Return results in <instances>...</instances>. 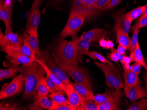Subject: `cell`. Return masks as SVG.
<instances>
[{"label": "cell", "instance_id": "cell-1", "mask_svg": "<svg viewBox=\"0 0 147 110\" xmlns=\"http://www.w3.org/2000/svg\"><path fill=\"white\" fill-rule=\"evenodd\" d=\"M39 66L36 61L31 64L23 65L20 67V73L22 74L25 81L23 101H31L37 94L38 85L44 76L39 68Z\"/></svg>", "mask_w": 147, "mask_h": 110}, {"label": "cell", "instance_id": "cell-2", "mask_svg": "<svg viewBox=\"0 0 147 110\" xmlns=\"http://www.w3.org/2000/svg\"><path fill=\"white\" fill-rule=\"evenodd\" d=\"M52 56L54 59L72 65H78L80 62L78 52L75 43L72 41H69L62 38L58 41L52 53Z\"/></svg>", "mask_w": 147, "mask_h": 110}, {"label": "cell", "instance_id": "cell-3", "mask_svg": "<svg viewBox=\"0 0 147 110\" xmlns=\"http://www.w3.org/2000/svg\"><path fill=\"white\" fill-rule=\"evenodd\" d=\"M53 59L65 73L69 77H71L76 83L81 84L92 91L93 90V87L90 79L88 73L84 68L79 67L78 65L66 64L57 59L54 58Z\"/></svg>", "mask_w": 147, "mask_h": 110}, {"label": "cell", "instance_id": "cell-4", "mask_svg": "<svg viewBox=\"0 0 147 110\" xmlns=\"http://www.w3.org/2000/svg\"><path fill=\"white\" fill-rule=\"evenodd\" d=\"M94 64L102 71L106 78V83L109 87L114 89H121L124 87V83L119 70L115 65L108 63L95 61Z\"/></svg>", "mask_w": 147, "mask_h": 110}, {"label": "cell", "instance_id": "cell-5", "mask_svg": "<svg viewBox=\"0 0 147 110\" xmlns=\"http://www.w3.org/2000/svg\"><path fill=\"white\" fill-rule=\"evenodd\" d=\"M20 49L9 47H6L2 48V51L7 54L5 56L6 61L3 63L4 66L16 67L20 65L31 64L35 61L32 58L22 55Z\"/></svg>", "mask_w": 147, "mask_h": 110}, {"label": "cell", "instance_id": "cell-6", "mask_svg": "<svg viewBox=\"0 0 147 110\" xmlns=\"http://www.w3.org/2000/svg\"><path fill=\"white\" fill-rule=\"evenodd\" d=\"M84 21L85 19L82 16L75 11H71L67 23L59 36L63 39L68 37L72 38L76 37L81 28Z\"/></svg>", "mask_w": 147, "mask_h": 110}, {"label": "cell", "instance_id": "cell-7", "mask_svg": "<svg viewBox=\"0 0 147 110\" xmlns=\"http://www.w3.org/2000/svg\"><path fill=\"white\" fill-rule=\"evenodd\" d=\"M25 87V81L22 74L15 77L10 83L4 84L0 91V99L13 97L22 92Z\"/></svg>", "mask_w": 147, "mask_h": 110}, {"label": "cell", "instance_id": "cell-8", "mask_svg": "<svg viewBox=\"0 0 147 110\" xmlns=\"http://www.w3.org/2000/svg\"><path fill=\"white\" fill-rule=\"evenodd\" d=\"M37 59L43 61L49 69L57 75L65 85L71 83L70 79L65 72L58 64L55 62L53 57L50 55L48 51L42 52L38 56H37Z\"/></svg>", "mask_w": 147, "mask_h": 110}, {"label": "cell", "instance_id": "cell-9", "mask_svg": "<svg viewBox=\"0 0 147 110\" xmlns=\"http://www.w3.org/2000/svg\"><path fill=\"white\" fill-rule=\"evenodd\" d=\"M1 3L0 19L4 22L5 26V33L12 32L11 28V15L13 9V2L11 0Z\"/></svg>", "mask_w": 147, "mask_h": 110}, {"label": "cell", "instance_id": "cell-10", "mask_svg": "<svg viewBox=\"0 0 147 110\" xmlns=\"http://www.w3.org/2000/svg\"><path fill=\"white\" fill-rule=\"evenodd\" d=\"M24 43V37H20L17 34L9 32L5 35L0 32L1 47H9L15 48H21Z\"/></svg>", "mask_w": 147, "mask_h": 110}, {"label": "cell", "instance_id": "cell-11", "mask_svg": "<svg viewBox=\"0 0 147 110\" xmlns=\"http://www.w3.org/2000/svg\"><path fill=\"white\" fill-rule=\"evenodd\" d=\"M41 13L39 8L30 10L26 24V33L38 35V29L40 22Z\"/></svg>", "mask_w": 147, "mask_h": 110}, {"label": "cell", "instance_id": "cell-12", "mask_svg": "<svg viewBox=\"0 0 147 110\" xmlns=\"http://www.w3.org/2000/svg\"><path fill=\"white\" fill-rule=\"evenodd\" d=\"M124 12L123 11H120L113 15L115 19V32L118 30H121L129 35L132 21L125 14H124Z\"/></svg>", "mask_w": 147, "mask_h": 110}, {"label": "cell", "instance_id": "cell-13", "mask_svg": "<svg viewBox=\"0 0 147 110\" xmlns=\"http://www.w3.org/2000/svg\"><path fill=\"white\" fill-rule=\"evenodd\" d=\"M124 91L125 96L131 102L147 97L146 88L140 86L139 84L130 87H124Z\"/></svg>", "mask_w": 147, "mask_h": 110}, {"label": "cell", "instance_id": "cell-14", "mask_svg": "<svg viewBox=\"0 0 147 110\" xmlns=\"http://www.w3.org/2000/svg\"><path fill=\"white\" fill-rule=\"evenodd\" d=\"M65 85L66 95H67V100L70 105L77 110L78 108L81 105L83 99L77 92L71 83Z\"/></svg>", "mask_w": 147, "mask_h": 110}, {"label": "cell", "instance_id": "cell-15", "mask_svg": "<svg viewBox=\"0 0 147 110\" xmlns=\"http://www.w3.org/2000/svg\"><path fill=\"white\" fill-rule=\"evenodd\" d=\"M71 41L73 42L76 45V47L78 52L79 61L82 62V56L87 55L90 57V52L89 48L91 46V42L90 41L82 40L77 35L75 37L72 38Z\"/></svg>", "mask_w": 147, "mask_h": 110}, {"label": "cell", "instance_id": "cell-16", "mask_svg": "<svg viewBox=\"0 0 147 110\" xmlns=\"http://www.w3.org/2000/svg\"><path fill=\"white\" fill-rule=\"evenodd\" d=\"M57 103L47 96H40L36 94L33 98V105L42 108L55 110Z\"/></svg>", "mask_w": 147, "mask_h": 110}, {"label": "cell", "instance_id": "cell-17", "mask_svg": "<svg viewBox=\"0 0 147 110\" xmlns=\"http://www.w3.org/2000/svg\"><path fill=\"white\" fill-rule=\"evenodd\" d=\"M107 35V33L104 29H94L84 32L80 38L82 40L90 41L91 42H96Z\"/></svg>", "mask_w": 147, "mask_h": 110}, {"label": "cell", "instance_id": "cell-18", "mask_svg": "<svg viewBox=\"0 0 147 110\" xmlns=\"http://www.w3.org/2000/svg\"><path fill=\"white\" fill-rule=\"evenodd\" d=\"M36 61L38 63L40 66L43 69L45 72L46 73L47 75L50 78V79L55 83L56 85L61 90L64 92L66 94V87H65V84L63 83L62 80L49 69L48 67L46 66L43 61L38 59H37Z\"/></svg>", "mask_w": 147, "mask_h": 110}, {"label": "cell", "instance_id": "cell-19", "mask_svg": "<svg viewBox=\"0 0 147 110\" xmlns=\"http://www.w3.org/2000/svg\"><path fill=\"white\" fill-rule=\"evenodd\" d=\"M71 10L75 11L79 15L82 16L85 20H88L93 17L99 14V12L97 10L93 9L91 8L85 6L72 7Z\"/></svg>", "mask_w": 147, "mask_h": 110}, {"label": "cell", "instance_id": "cell-20", "mask_svg": "<svg viewBox=\"0 0 147 110\" xmlns=\"http://www.w3.org/2000/svg\"><path fill=\"white\" fill-rule=\"evenodd\" d=\"M121 92L118 93L114 99L98 105V110H121L120 100L121 99Z\"/></svg>", "mask_w": 147, "mask_h": 110}, {"label": "cell", "instance_id": "cell-21", "mask_svg": "<svg viewBox=\"0 0 147 110\" xmlns=\"http://www.w3.org/2000/svg\"><path fill=\"white\" fill-rule=\"evenodd\" d=\"M121 91L120 89H115V91H112V93L106 92L102 94H96L95 96L94 95L92 99L99 105L114 99L115 97Z\"/></svg>", "mask_w": 147, "mask_h": 110}, {"label": "cell", "instance_id": "cell-22", "mask_svg": "<svg viewBox=\"0 0 147 110\" xmlns=\"http://www.w3.org/2000/svg\"><path fill=\"white\" fill-rule=\"evenodd\" d=\"M123 76L125 80L124 87H130L139 84L138 75L131 70H124Z\"/></svg>", "mask_w": 147, "mask_h": 110}, {"label": "cell", "instance_id": "cell-23", "mask_svg": "<svg viewBox=\"0 0 147 110\" xmlns=\"http://www.w3.org/2000/svg\"><path fill=\"white\" fill-rule=\"evenodd\" d=\"M73 86L77 92L81 96L84 101L91 100L93 98L94 94L92 90L86 87L81 84L73 83Z\"/></svg>", "mask_w": 147, "mask_h": 110}, {"label": "cell", "instance_id": "cell-24", "mask_svg": "<svg viewBox=\"0 0 147 110\" xmlns=\"http://www.w3.org/2000/svg\"><path fill=\"white\" fill-rule=\"evenodd\" d=\"M24 37L28 40L29 44L33 51L34 52L37 56H38L41 54L42 51L40 50L39 46V41L38 35L34 34H28L25 33Z\"/></svg>", "mask_w": 147, "mask_h": 110}, {"label": "cell", "instance_id": "cell-25", "mask_svg": "<svg viewBox=\"0 0 147 110\" xmlns=\"http://www.w3.org/2000/svg\"><path fill=\"white\" fill-rule=\"evenodd\" d=\"M117 34V41L119 44L125 47L127 50H129L131 43V39L129 35L121 30H118L115 32Z\"/></svg>", "mask_w": 147, "mask_h": 110}, {"label": "cell", "instance_id": "cell-26", "mask_svg": "<svg viewBox=\"0 0 147 110\" xmlns=\"http://www.w3.org/2000/svg\"><path fill=\"white\" fill-rule=\"evenodd\" d=\"M65 94L66 93L63 91H58L49 94L48 96L49 98L58 104L70 105L68 100L64 97Z\"/></svg>", "mask_w": 147, "mask_h": 110}, {"label": "cell", "instance_id": "cell-27", "mask_svg": "<svg viewBox=\"0 0 147 110\" xmlns=\"http://www.w3.org/2000/svg\"><path fill=\"white\" fill-rule=\"evenodd\" d=\"M20 67H11L6 69L0 70V81L7 79L11 78L20 72Z\"/></svg>", "mask_w": 147, "mask_h": 110}, {"label": "cell", "instance_id": "cell-28", "mask_svg": "<svg viewBox=\"0 0 147 110\" xmlns=\"http://www.w3.org/2000/svg\"><path fill=\"white\" fill-rule=\"evenodd\" d=\"M20 51L21 54L24 55L32 58L33 59H34L35 61H37L36 55L30 47L28 40L24 37L23 46L21 48H20Z\"/></svg>", "mask_w": 147, "mask_h": 110}, {"label": "cell", "instance_id": "cell-29", "mask_svg": "<svg viewBox=\"0 0 147 110\" xmlns=\"http://www.w3.org/2000/svg\"><path fill=\"white\" fill-rule=\"evenodd\" d=\"M134 54V59L133 61H135L138 62L139 64H141L142 66L144 67V69H146V72L147 73V65L144 61V59L143 55L142 53V50H141L140 46L139 41L137 43V46L136 48L134 50V51L133 52Z\"/></svg>", "mask_w": 147, "mask_h": 110}, {"label": "cell", "instance_id": "cell-30", "mask_svg": "<svg viewBox=\"0 0 147 110\" xmlns=\"http://www.w3.org/2000/svg\"><path fill=\"white\" fill-rule=\"evenodd\" d=\"M146 5L141 6V7H138L136 9L132 10L131 11L126 13L125 15L128 18H129L130 20L133 21V20L136 19L142 15L145 11V9H146Z\"/></svg>", "mask_w": 147, "mask_h": 110}, {"label": "cell", "instance_id": "cell-31", "mask_svg": "<svg viewBox=\"0 0 147 110\" xmlns=\"http://www.w3.org/2000/svg\"><path fill=\"white\" fill-rule=\"evenodd\" d=\"M98 105L96 102L91 100H83L81 105L78 108V110H98Z\"/></svg>", "mask_w": 147, "mask_h": 110}, {"label": "cell", "instance_id": "cell-32", "mask_svg": "<svg viewBox=\"0 0 147 110\" xmlns=\"http://www.w3.org/2000/svg\"><path fill=\"white\" fill-rule=\"evenodd\" d=\"M49 90L46 83V78L44 76L40 81L37 89V94L40 96H48L49 93Z\"/></svg>", "mask_w": 147, "mask_h": 110}, {"label": "cell", "instance_id": "cell-33", "mask_svg": "<svg viewBox=\"0 0 147 110\" xmlns=\"http://www.w3.org/2000/svg\"><path fill=\"white\" fill-rule=\"evenodd\" d=\"M129 110H147V99H142L138 102H134L129 106Z\"/></svg>", "mask_w": 147, "mask_h": 110}, {"label": "cell", "instance_id": "cell-34", "mask_svg": "<svg viewBox=\"0 0 147 110\" xmlns=\"http://www.w3.org/2000/svg\"><path fill=\"white\" fill-rule=\"evenodd\" d=\"M97 0H74L73 7L78 6H85V7L91 8L92 5L95 3Z\"/></svg>", "mask_w": 147, "mask_h": 110}, {"label": "cell", "instance_id": "cell-35", "mask_svg": "<svg viewBox=\"0 0 147 110\" xmlns=\"http://www.w3.org/2000/svg\"><path fill=\"white\" fill-rule=\"evenodd\" d=\"M111 0H97L92 5L91 8L95 10L103 11L104 9L109 5Z\"/></svg>", "mask_w": 147, "mask_h": 110}, {"label": "cell", "instance_id": "cell-36", "mask_svg": "<svg viewBox=\"0 0 147 110\" xmlns=\"http://www.w3.org/2000/svg\"><path fill=\"white\" fill-rule=\"evenodd\" d=\"M22 107L18 106V105L12 103L1 102L0 103L1 110H20Z\"/></svg>", "mask_w": 147, "mask_h": 110}, {"label": "cell", "instance_id": "cell-37", "mask_svg": "<svg viewBox=\"0 0 147 110\" xmlns=\"http://www.w3.org/2000/svg\"><path fill=\"white\" fill-rule=\"evenodd\" d=\"M90 57L91 59H93V60H94L98 59L101 61V62L108 63V64H110L111 65H114V64H112L110 61L106 59L103 55L99 54L98 52L94 51V50H93L91 52H90Z\"/></svg>", "mask_w": 147, "mask_h": 110}, {"label": "cell", "instance_id": "cell-38", "mask_svg": "<svg viewBox=\"0 0 147 110\" xmlns=\"http://www.w3.org/2000/svg\"><path fill=\"white\" fill-rule=\"evenodd\" d=\"M139 29H136L134 32L132 38L131 39V43H130V47L129 51L130 53H133L136 48L137 43L138 42V35L139 32Z\"/></svg>", "mask_w": 147, "mask_h": 110}, {"label": "cell", "instance_id": "cell-39", "mask_svg": "<svg viewBox=\"0 0 147 110\" xmlns=\"http://www.w3.org/2000/svg\"><path fill=\"white\" fill-rule=\"evenodd\" d=\"M146 26H147V16L139 19L138 22L134 25L132 26L130 29H131V32L134 33L136 29H140Z\"/></svg>", "mask_w": 147, "mask_h": 110}, {"label": "cell", "instance_id": "cell-40", "mask_svg": "<svg viewBox=\"0 0 147 110\" xmlns=\"http://www.w3.org/2000/svg\"><path fill=\"white\" fill-rule=\"evenodd\" d=\"M45 78H46V83H47V84L49 93H52L58 91H62L59 89V88L56 85L55 83L50 79V78L47 75H46Z\"/></svg>", "mask_w": 147, "mask_h": 110}, {"label": "cell", "instance_id": "cell-41", "mask_svg": "<svg viewBox=\"0 0 147 110\" xmlns=\"http://www.w3.org/2000/svg\"><path fill=\"white\" fill-rule=\"evenodd\" d=\"M142 65L141 64H139L138 62H136L133 64V65L131 66V70L134 72L136 74L139 75L141 73V69H142Z\"/></svg>", "mask_w": 147, "mask_h": 110}, {"label": "cell", "instance_id": "cell-42", "mask_svg": "<svg viewBox=\"0 0 147 110\" xmlns=\"http://www.w3.org/2000/svg\"><path fill=\"white\" fill-rule=\"evenodd\" d=\"M70 105H59L57 103L55 110H76Z\"/></svg>", "mask_w": 147, "mask_h": 110}, {"label": "cell", "instance_id": "cell-43", "mask_svg": "<svg viewBox=\"0 0 147 110\" xmlns=\"http://www.w3.org/2000/svg\"><path fill=\"white\" fill-rule=\"evenodd\" d=\"M121 1V0H111L109 5L107 6V7H105L103 10L105 9L109 10L113 9L114 7H116V6L119 5Z\"/></svg>", "mask_w": 147, "mask_h": 110}, {"label": "cell", "instance_id": "cell-44", "mask_svg": "<svg viewBox=\"0 0 147 110\" xmlns=\"http://www.w3.org/2000/svg\"><path fill=\"white\" fill-rule=\"evenodd\" d=\"M134 54L133 53H131V55L129 57L125 56L124 58L123 61L122 65L125 64H129L131 62H133V59H134Z\"/></svg>", "mask_w": 147, "mask_h": 110}, {"label": "cell", "instance_id": "cell-45", "mask_svg": "<svg viewBox=\"0 0 147 110\" xmlns=\"http://www.w3.org/2000/svg\"><path fill=\"white\" fill-rule=\"evenodd\" d=\"M127 49L124 47L121 44H119L118 45V48L117 49V51L118 53L122 55H125V51Z\"/></svg>", "mask_w": 147, "mask_h": 110}, {"label": "cell", "instance_id": "cell-46", "mask_svg": "<svg viewBox=\"0 0 147 110\" xmlns=\"http://www.w3.org/2000/svg\"><path fill=\"white\" fill-rule=\"evenodd\" d=\"M41 1H42V0H34V2H33V5H32L30 10L39 8L40 5H41Z\"/></svg>", "mask_w": 147, "mask_h": 110}, {"label": "cell", "instance_id": "cell-47", "mask_svg": "<svg viewBox=\"0 0 147 110\" xmlns=\"http://www.w3.org/2000/svg\"><path fill=\"white\" fill-rule=\"evenodd\" d=\"M107 57H108V59L111 60L115 61V62H116V63H118V62H119V60L118 58L112 53L108 54V55H107Z\"/></svg>", "mask_w": 147, "mask_h": 110}, {"label": "cell", "instance_id": "cell-48", "mask_svg": "<svg viewBox=\"0 0 147 110\" xmlns=\"http://www.w3.org/2000/svg\"><path fill=\"white\" fill-rule=\"evenodd\" d=\"M114 43H113V42L112 41H110V40L106 41L105 49H113V48H114Z\"/></svg>", "mask_w": 147, "mask_h": 110}, {"label": "cell", "instance_id": "cell-49", "mask_svg": "<svg viewBox=\"0 0 147 110\" xmlns=\"http://www.w3.org/2000/svg\"><path fill=\"white\" fill-rule=\"evenodd\" d=\"M105 37H103L99 41L100 47H103L104 48H105L106 43V41L105 40Z\"/></svg>", "mask_w": 147, "mask_h": 110}, {"label": "cell", "instance_id": "cell-50", "mask_svg": "<svg viewBox=\"0 0 147 110\" xmlns=\"http://www.w3.org/2000/svg\"><path fill=\"white\" fill-rule=\"evenodd\" d=\"M123 68L124 70H131V66H130L129 64H125L122 65Z\"/></svg>", "mask_w": 147, "mask_h": 110}, {"label": "cell", "instance_id": "cell-51", "mask_svg": "<svg viewBox=\"0 0 147 110\" xmlns=\"http://www.w3.org/2000/svg\"><path fill=\"white\" fill-rule=\"evenodd\" d=\"M143 79H144L145 81V86H146V89L147 92V73L146 72V73H144L143 75Z\"/></svg>", "mask_w": 147, "mask_h": 110}, {"label": "cell", "instance_id": "cell-52", "mask_svg": "<svg viewBox=\"0 0 147 110\" xmlns=\"http://www.w3.org/2000/svg\"><path fill=\"white\" fill-rule=\"evenodd\" d=\"M146 16H147V5H146V9H145L144 12L142 15L140 17V18L139 19L143 18V17H146Z\"/></svg>", "mask_w": 147, "mask_h": 110}, {"label": "cell", "instance_id": "cell-53", "mask_svg": "<svg viewBox=\"0 0 147 110\" xmlns=\"http://www.w3.org/2000/svg\"><path fill=\"white\" fill-rule=\"evenodd\" d=\"M53 1L55 4H58V3H61V2H63L64 0H53Z\"/></svg>", "mask_w": 147, "mask_h": 110}, {"label": "cell", "instance_id": "cell-54", "mask_svg": "<svg viewBox=\"0 0 147 110\" xmlns=\"http://www.w3.org/2000/svg\"><path fill=\"white\" fill-rule=\"evenodd\" d=\"M17 1L19 2V3H20V4H22L23 0H17Z\"/></svg>", "mask_w": 147, "mask_h": 110}]
</instances>
